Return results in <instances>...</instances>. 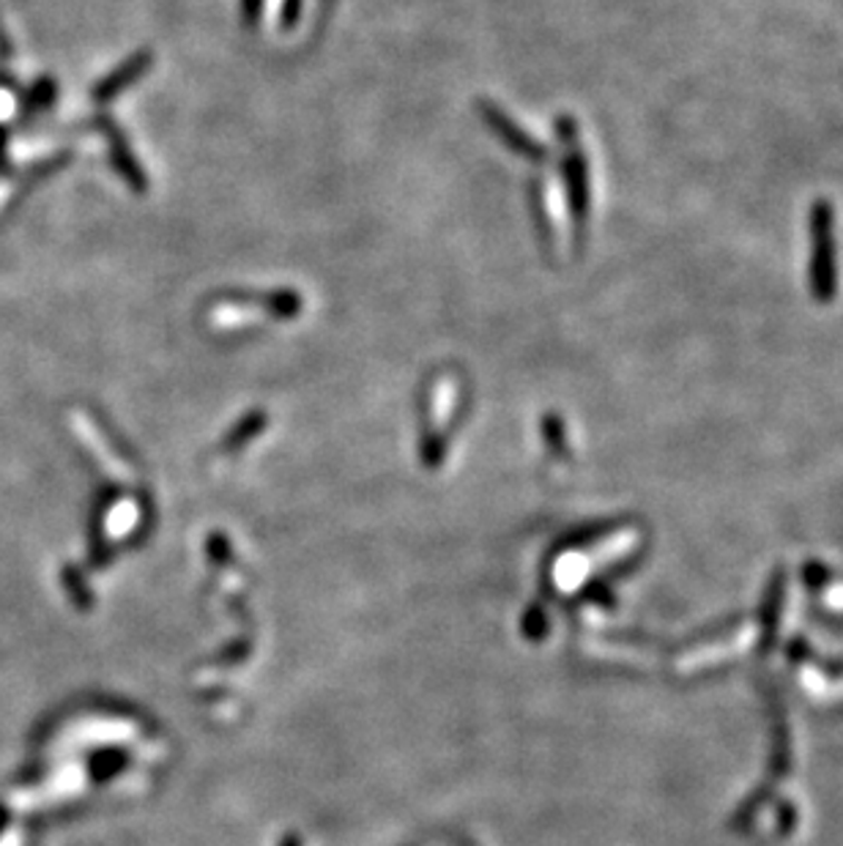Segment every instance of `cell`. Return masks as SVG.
I'll return each mask as SVG.
<instances>
[{"instance_id":"6da1fadb","label":"cell","mask_w":843,"mask_h":846,"mask_svg":"<svg viewBox=\"0 0 843 846\" xmlns=\"http://www.w3.org/2000/svg\"><path fill=\"white\" fill-rule=\"evenodd\" d=\"M839 247H835L833 206L819 200L811 206V291L819 302L839 294Z\"/></svg>"},{"instance_id":"7a4b0ae2","label":"cell","mask_w":843,"mask_h":846,"mask_svg":"<svg viewBox=\"0 0 843 846\" xmlns=\"http://www.w3.org/2000/svg\"><path fill=\"white\" fill-rule=\"evenodd\" d=\"M559 132L565 137V142L570 146V157H567V198H570V208L576 214V219L581 223L586 217V208H589V178H586V163L581 157V148L572 146L576 142V124H570L567 118L559 121Z\"/></svg>"},{"instance_id":"3957f363","label":"cell","mask_w":843,"mask_h":846,"mask_svg":"<svg viewBox=\"0 0 843 846\" xmlns=\"http://www.w3.org/2000/svg\"><path fill=\"white\" fill-rule=\"evenodd\" d=\"M486 116H488V121L493 124L496 132L501 135V140L510 142V146L516 148L518 154H523V157H529V159H542V157H546V154H542V146H540V142L531 140L529 135L520 132V129L516 127V124H512L510 118L501 116V112L496 110L493 105H486Z\"/></svg>"},{"instance_id":"277c9868","label":"cell","mask_w":843,"mask_h":846,"mask_svg":"<svg viewBox=\"0 0 843 846\" xmlns=\"http://www.w3.org/2000/svg\"><path fill=\"white\" fill-rule=\"evenodd\" d=\"M143 67H146V63H143V61H131V67H127V69H124V71H118V75L116 77H110V80H107L105 82V91H101L99 94V97H110V94H116L118 91V88H121L124 86V82H127L129 80V77H137V75H140V71H143Z\"/></svg>"}]
</instances>
